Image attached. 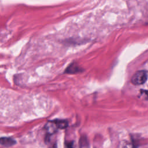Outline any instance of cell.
Segmentation results:
<instances>
[{
  "label": "cell",
  "instance_id": "8",
  "mask_svg": "<svg viewBox=\"0 0 148 148\" xmlns=\"http://www.w3.org/2000/svg\"><path fill=\"white\" fill-rule=\"evenodd\" d=\"M140 92H141L142 94H145L146 98L148 99V91H147V90H142V91H140Z\"/></svg>",
  "mask_w": 148,
  "mask_h": 148
},
{
  "label": "cell",
  "instance_id": "2",
  "mask_svg": "<svg viewBox=\"0 0 148 148\" xmlns=\"http://www.w3.org/2000/svg\"><path fill=\"white\" fill-rule=\"evenodd\" d=\"M45 128L47 133L50 135L54 134L58 130V128L53 120L47 122L45 125Z\"/></svg>",
  "mask_w": 148,
  "mask_h": 148
},
{
  "label": "cell",
  "instance_id": "9",
  "mask_svg": "<svg viewBox=\"0 0 148 148\" xmlns=\"http://www.w3.org/2000/svg\"><path fill=\"white\" fill-rule=\"evenodd\" d=\"M50 148H57V146H56V145H54V146H53L50 147Z\"/></svg>",
  "mask_w": 148,
  "mask_h": 148
},
{
  "label": "cell",
  "instance_id": "5",
  "mask_svg": "<svg viewBox=\"0 0 148 148\" xmlns=\"http://www.w3.org/2000/svg\"><path fill=\"white\" fill-rule=\"evenodd\" d=\"M79 71H80V69L76 65L71 64L70 66H68V68H66L65 72L68 73H74L79 72Z\"/></svg>",
  "mask_w": 148,
  "mask_h": 148
},
{
  "label": "cell",
  "instance_id": "6",
  "mask_svg": "<svg viewBox=\"0 0 148 148\" xmlns=\"http://www.w3.org/2000/svg\"><path fill=\"white\" fill-rule=\"evenodd\" d=\"M118 148H136V147H135L134 145L132 143H130L126 141H123L119 144Z\"/></svg>",
  "mask_w": 148,
  "mask_h": 148
},
{
  "label": "cell",
  "instance_id": "3",
  "mask_svg": "<svg viewBox=\"0 0 148 148\" xmlns=\"http://www.w3.org/2000/svg\"><path fill=\"white\" fill-rule=\"evenodd\" d=\"M0 143L5 146H11L16 143V140L11 138L3 137L0 138Z\"/></svg>",
  "mask_w": 148,
  "mask_h": 148
},
{
  "label": "cell",
  "instance_id": "1",
  "mask_svg": "<svg viewBox=\"0 0 148 148\" xmlns=\"http://www.w3.org/2000/svg\"><path fill=\"white\" fill-rule=\"evenodd\" d=\"M147 79V73L144 71H139L135 73L131 78V82L134 85L143 84Z\"/></svg>",
  "mask_w": 148,
  "mask_h": 148
},
{
  "label": "cell",
  "instance_id": "4",
  "mask_svg": "<svg viewBox=\"0 0 148 148\" xmlns=\"http://www.w3.org/2000/svg\"><path fill=\"white\" fill-rule=\"evenodd\" d=\"M57 125L58 129H64L68 126V122L64 120H53Z\"/></svg>",
  "mask_w": 148,
  "mask_h": 148
},
{
  "label": "cell",
  "instance_id": "7",
  "mask_svg": "<svg viewBox=\"0 0 148 148\" xmlns=\"http://www.w3.org/2000/svg\"><path fill=\"white\" fill-rule=\"evenodd\" d=\"M65 148H76V146L74 142L71 141L65 143Z\"/></svg>",
  "mask_w": 148,
  "mask_h": 148
}]
</instances>
